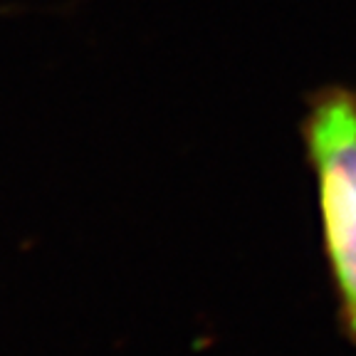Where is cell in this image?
Listing matches in <instances>:
<instances>
[{"label": "cell", "instance_id": "1", "mask_svg": "<svg viewBox=\"0 0 356 356\" xmlns=\"http://www.w3.org/2000/svg\"><path fill=\"white\" fill-rule=\"evenodd\" d=\"M297 129L317 191L337 324L356 346V87L332 82L309 92Z\"/></svg>", "mask_w": 356, "mask_h": 356}]
</instances>
